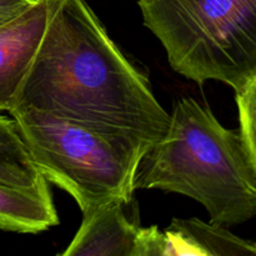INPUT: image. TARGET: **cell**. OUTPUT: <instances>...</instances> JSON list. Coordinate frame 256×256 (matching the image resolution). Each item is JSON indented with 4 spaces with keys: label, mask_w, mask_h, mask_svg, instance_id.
<instances>
[{
    "label": "cell",
    "mask_w": 256,
    "mask_h": 256,
    "mask_svg": "<svg viewBox=\"0 0 256 256\" xmlns=\"http://www.w3.org/2000/svg\"><path fill=\"white\" fill-rule=\"evenodd\" d=\"M24 110L152 144L170 118L85 0H49L44 35L9 112Z\"/></svg>",
    "instance_id": "1"
},
{
    "label": "cell",
    "mask_w": 256,
    "mask_h": 256,
    "mask_svg": "<svg viewBox=\"0 0 256 256\" xmlns=\"http://www.w3.org/2000/svg\"><path fill=\"white\" fill-rule=\"evenodd\" d=\"M135 189L192 198L222 226L256 216V165L242 132L222 126L192 98L175 102L166 132L138 166Z\"/></svg>",
    "instance_id": "2"
},
{
    "label": "cell",
    "mask_w": 256,
    "mask_h": 256,
    "mask_svg": "<svg viewBox=\"0 0 256 256\" xmlns=\"http://www.w3.org/2000/svg\"><path fill=\"white\" fill-rule=\"evenodd\" d=\"M10 115L35 166L82 214L115 200L132 202L138 166L152 142L32 110Z\"/></svg>",
    "instance_id": "3"
},
{
    "label": "cell",
    "mask_w": 256,
    "mask_h": 256,
    "mask_svg": "<svg viewBox=\"0 0 256 256\" xmlns=\"http://www.w3.org/2000/svg\"><path fill=\"white\" fill-rule=\"evenodd\" d=\"M144 24L172 69L235 94L256 78V0H139Z\"/></svg>",
    "instance_id": "4"
},
{
    "label": "cell",
    "mask_w": 256,
    "mask_h": 256,
    "mask_svg": "<svg viewBox=\"0 0 256 256\" xmlns=\"http://www.w3.org/2000/svg\"><path fill=\"white\" fill-rule=\"evenodd\" d=\"M132 202L115 200L82 214L79 230L60 255L139 256L144 228L128 215Z\"/></svg>",
    "instance_id": "5"
},
{
    "label": "cell",
    "mask_w": 256,
    "mask_h": 256,
    "mask_svg": "<svg viewBox=\"0 0 256 256\" xmlns=\"http://www.w3.org/2000/svg\"><path fill=\"white\" fill-rule=\"evenodd\" d=\"M49 0H36L29 9L0 28V112H9L44 35Z\"/></svg>",
    "instance_id": "6"
},
{
    "label": "cell",
    "mask_w": 256,
    "mask_h": 256,
    "mask_svg": "<svg viewBox=\"0 0 256 256\" xmlns=\"http://www.w3.org/2000/svg\"><path fill=\"white\" fill-rule=\"evenodd\" d=\"M170 256H236L256 255V242L238 238L222 225L202 220L172 219L165 230Z\"/></svg>",
    "instance_id": "7"
},
{
    "label": "cell",
    "mask_w": 256,
    "mask_h": 256,
    "mask_svg": "<svg viewBox=\"0 0 256 256\" xmlns=\"http://www.w3.org/2000/svg\"><path fill=\"white\" fill-rule=\"evenodd\" d=\"M0 184L52 199L49 182L32 162L16 122L0 115Z\"/></svg>",
    "instance_id": "8"
},
{
    "label": "cell",
    "mask_w": 256,
    "mask_h": 256,
    "mask_svg": "<svg viewBox=\"0 0 256 256\" xmlns=\"http://www.w3.org/2000/svg\"><path fill=\"white\" fill-rule=\"evenodd\" d=\"M58 224L52 199L0 184V230L38 234Z\"/></svg>",
    "instance_id": "9"
},
{
    "label": "cell",
    "mask_w": 256,
    "mask_h": 256,
    "mask_svg": "<svg viewBox=\"0 0 256 256\" xmlns=\"http://www.w3.org/2000/svg\"><path fill=\"white\" fill-rule=\"evenodd\" d=\"M235 95L239 110V129L256 165V78Z\"/></svg>",
    "instance_id": "10"
},
{
    "label": "cell",
    "mask_w": 256,
    "mask_h": 256,
    "mask_svg": "<svg viewBox=\"0 0 256 256\" xmlns=\"http://www.w3.org/2000/svg\"><path fill=\"white\" fill-rule=\"evenodd\" d=\"M36 0H0V28L29 9Z\"/></svg>",
    "instance_id": "11"
}]
</instances>
